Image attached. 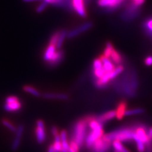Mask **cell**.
Instances as JSON below:
<instances>
[{"mask_svg": "<svg viewBox=\"0 0 152 152\" xmlns=\"http://www.w3.org/2000/svg\"><path fill=\"white\" fill-rule=\"evenodd\" d=\"M21 108V103L18 100L12 102V103H6L4 104V110L8 112H13L19 110Z\"/></svg>", "mask_w": 152, "mask_h": 152, "instance_id": "obj_15", "label": "cell"}, {"mask_svg": "<svg viewBox=\"0 0 152 152\" xmlns=\"http://www.w3.org/2000/svg\"><path fill=\"white\" fill-rule=\"evenodd\" d=\"M48 3H47L45 1H42L39 6H38V7L36 9V12L37 13H41L42 11L44 10L46 8V7L48 6Z\"/></svg>", "mask_w": 152, "mask_h": 152, "instance_id": "obj_28", "label": "cell"}, {"mask_svg": "<svg viewBox=\"0 0 152 152\" xmlns=\"http://www.w3.org/2000/svg\"><path fill=\"white\" fill-rule=\"evenodd\" d=\"M93 26V23L91 22H86L84 23V24L81 25L79 26V27L75 28V29L69 32L67 34V36L70 38V37H74L76 36L79 35L80 33H82L88 30L89 28H91Z\"/></svg>", "mask_w": 152, "mask_h": 152, "instance_id": "obj_7", "label": "cell"}, {"mask_svg": "<svg viewBox=\"0 0 152 152\" xmlns=\"http://www.w3.org/2000/svg\"><path fill=\"white\" fill-rule=\"evenodd\" d=\"M56 49V47L55 45L50 43L49 46H48L47 49L44 54V60L49 62L52 57H53V56L55 53Z\"/></svg>", "mask_w": 152, "mask_h": 152, "instance_id": "obj_11", "label": "cell"}, {"mask_svg": "<svg viewBox=\"0 0 152 152\" xmlns=\"http://www.w3.org/2000/svg\"><path fill=\"white\" fill-rule=\"evenodd\" d=\"M122 1L123 0H98V4L102 7L113 8L119 5Z\"/></svg>", "mask_w": 152, "mask_h": 152, "instance_id": "obj_9", "label": "cell"}, {"mask_svg": "<svg viewBox=\"0 0 152 152\" xmlns=\"http://www.w3.org/2000/svg\"><path fill=\"white\" fill-rule=\"evenodd\" d=\"M144 112V110L142 108H134V109H131V110H126L125 115H135V114H140Z\"/></svg>", "mask_w": 152, "mask_h": 152, "instance_id": "obj_24", "label": "cell"}, {"mask_svg": "<svg viewBox=\"0 0 152 152\" xmlns=\"http://www.w3.org/2000/svg\"><path fill=\"white\" fill-rule=\"evenodd\" d=\"M107 72L106 71L104 70V69L103 68L101 69H94V74L96 77L99 79L102 78L103 76Z\"/></svg>", "mask_w": 152, "mask_h": 152, "instance_id": "obj_25", "label": "cell"}, {"mask_svg": "<svg viewBox=\"0 0 152 152\" xmlns=\"http://www.w3.org/2000/svg\"><path fill=\"white\" fill-rule=\"evenodd\" d=\"M134 131L131 129H121L104 135L105 138L112 142L113 141H119L122 142L130 141L133 140Z\"/></svg>", "mask_w": 152, "mask_h": 152, "instance_id": "obj_1", "label": "cell"}, {"mask_svg": "<svg viewBox=\"0 0 152 152\" xmlns=\"http://www.w3.org/2000/svg\"><path fill=\"white\" fill-rule=\"evenodd\" d=\"M23 2H32L35 1H43V0H22Z\"/></svg>", "mask_w": 152, "mask_h": 152, "instance_id": "obj_36", "label": "cell"}, {"mask_svg": "<svg viewBox=\"0 0 152 152\" xmlns=\"http://www.w3.org/2000/svg\"><path fill=\"white\" fill-rule=\"evenodd\" d=\"M47 152H54V150H53V146L51 145L48 149V151Z\"/></svg>", "mask_w": 152, "mask_h": 152, "instance_id": "obj_35", "label": "cell"}, {"mask_svg": "<svg viewBox=\"0 0 152 152\" xmlns=\"http://www.w3.org/2000/svg\"><path fill=\"white\" fill-rule=\"evenodd\" d=\"M127 108V103L125 102H121L118 104L116 110V117L117 119L121 120L125 115Z\"/></svg>", "mask_w": 152, "mask_h": 152, "instance_id": "obj_12", "label": "cell"}, {"mask_svg": "<svg viewBox=\"0 0 152 152\" xmlns=\"http://www.w3.org/2000/svg\"><path fill=\"white\" fill-rule=\"evenodd\" d=\"M145 62L147 66L152 65V56H149L148 57H146Z\"/></svg>", "mask_w": 152, "mask_h": 152, "instance_id": "obj_30", "label": "cell"}, {"mask_svg": "<svg viewBox=\"0 0 152 152\" xmlns=\"http://www.w3.org/2000/svg\"><path fill=\"white\" fill-rule=\"evenodd\" d=\"M72 4L74 9L79 15L83 18L86 17V12L84 7V0H72Z\"/></svg>", "mask_w": 152, "mask_h": 152, "instance_id": "obj_6", "label": "cell"}, {"mask_svg": "<svg viewBox=\"0 0 152 152\" xmlns=\"http://www.w3.org/2000/svg\"><path fill=\"white\" fill-rule=\"evenodd\" d=\"M64 57V52L62 51H56L54 55L52 57L50 61H49L50 65L51 66H55L58 64L62 60Z\"/></svg>", "mask_w": 152, "mask_h": 152, "instance_id": "obj_13", "label": "cell"}, {"mask_svg": "<svg viewBox=\"0 0 152 152\" xmlns=\"http://www.w3.org/2000/svg\"><path fill=\"white\" fill-rule=\"evenodd\" d=\"M145 0H133V3H134L136 6L139 7L144 3Z\"/></svg>", "mask_w": 152, "mask_h": 152, "instance_id": "obj_31", "label": "cell"}, {"mask_svg": "<svg viewBox=\"0 0 152 152\" xmlns=\"http://www.w3.org/2000/svg\"><path fill=\"white\" fill-rule=\"evenodd\" d=\"M36 135L38 143H42L46 139V132L44 122L42 120H38L36 123Z\"/></svg>", "mask_w": 152, "mask_h": 152, "instance_id": "obj_5", "label": "cell"}, {"mask_svg": "<svg viewBox=\"0 0 152 152\" xmlns=\"http://www.w3.org/2000/svg\"><path fill=\"white\" fill-rule=\"evenodd\" d=\"M115 117H116V111L112 110V111H109L108 112L103 113V115H102L101 116H99L97 118V120L99 122L102 124V123L106 122L107 121L112 119V118H114Z\"/></svg>", "mask_w": 152, "mask_h": 152, "instance_id": "obj_14", "label": "cell"}, {"mask_svg": "<svg viewBox=\"0 0 152 152\" xmlns=\"http://www.w3.org/2000/svg\"><path fill=\"white\" fill-rule=\"evenodd\" d=\"M110 58L112 60V61H113V62L116 64H119L121 63V61H122L121 56L115 50H113L112 53L110 55Z\"/></svg>", "mask_w": 152, "mask_h": 152, "instance_id": "obj_19", "label": "cell"}, {"mask_svg": "<svg viewBox=\"0 0 152 152\" xmlns=\"http://www.w3.org/2000/svg\"><path fill=\"white\" fill-rule=\"evenodd\" d=\"M44 97L49 99H65L68 98V96L65 94H54V93H46L44 94Z\"/></svg>", "mask_w": 152, "mask_h": 152, "instance_id": "obj_18", "label": "cell"}, {"mask_svg": "<svg viewBox=\"0 0 152 152\" xmlns=\"http://www.w3.org/2000/svg\"><path fill=\"white\" fill-rule=\"evenodd\" d=\"M18 99L16 96H9L8 98H7L6 99V103H12V102H16L18 101Z\"/></svg>", "mask_w": 152, "mask_h": 152, "instance_id": "obj_29", "label": "cell"}, {"mask_svg": "<svg viewBox=\"0 0 152 152\" xmlns=\"http://www.w3.org/2000/svg\"><path fill=\"white\" fill-rule=\"evenodd\" d=\"M146 27L148 31L152 32V19L146 22Z\"/></svg>", "mask_w": 152, "mask_h": 152, "instance_id": "obj_32", "label": "cell"}, {"mask_svg": "<svg viewBox=\"0 0 152 152\" xmlns=\"http://www.w3.org/2000/svg\"><path fill=\"white\" fill-rule=\"evenodd\" d=\"M66 36V32L65 31H62L61 32H60V35L58 39V41H57V43L56 45V47L57 49H60L61 47V45L63 44V42L65 39V38Z\"/></svg>", "mask_w": 152, "mask_h": 152, "instance_id": "obj_20", "label": "cell"}, {"mask_svg": "<svg viewBox=\"0 0 152 152\" xmlns=\"http://www.w3.org/2000/svg\"><path fill=\"white\" fill-rule=\"evenodd\" d=\"M112 145V142L107 140L104 135L99 137L89 148L91 152H108Z\"/></svg>", "mask_w": 152, "mask_h": 152, "instance_id": "obj_3", "label": "cell"}, {"mask_svg": "<svg viewBox=\"0 0 152 152\" xmlns=\"http://www.w3.org/2000/svg\"><path fill=\"white\" fill-rule=\"evenodd\" d=\"M99 58L102 61L103 67L106 71V72H110L115 69V66H114L112 61L109 59V58H107L104 55H102Z\"/></svg>", "mask_w": 152, "mask_h": 152, "instance_id": "obj_10", "label": "cell"}, {"mask_svg": "<svg viewBox=\"0 0 152 152\" xmlns=\"http://www.w3.org/2000/svg\"><path fill=\"white\" fill-rule=\"evenodd\" d=\"M123 70H124V67L122 65H118L117 68H115V69L110 72L111 79L115 78L117 75H118L122 72Z\"/></svg>", "mask_w": 152, "mask_h": 152, "instance_id": "obj_23", "label": "cell"}, {"mask_svg": "<svg viewBox=\"0 0 152 152\" xmlns=\"http://www.w3.org/2000/svg\"><path fill=\"white\" fill-rule=\"evenodd\" d=\"M52 146H53L54 152H61L62 145H61L60 136L59 134H57L55 136V141Z\"/></svg>", "mask_w": 152, "mask_h": 152, "instance_id": "obj_16", "label": "cell"}, {"mask_svg": "<svg viewBox=\"0 0 152 152\" xmlns=\"http://www.w3.org/2000/svg\"><path fill=\"white\" fill-rule=\"evenodd\" d=\"M2 123H3V124L5 126V127H7L8 129H10V130L11 131H12V132H16V131H17V129L15 128V127H14L11 123H10L8 121H6V120H3V121H2Z\"/></svg>", "mask_w": 152, "mask_h": 152, "instance_id": "obj_26", "label": "cell"}, {"mask_svg": "<svg viewBox=\"0 0 152 152\" xmlns=\"http://www.w3.org/2000/svg\"><path fill=\"white\" fill-rule=\"evenodd\" d=\"M23 90H24L26 92L31 93L36 97H39L40 96V93L37 90H36L34 88L29 86H26L23 87Z\"/></svg>", "mask_w": 152, "mask_h": 152, "instance_id": "obj_21", "label": "cell"}, {"mask_svg": "<svg viewBox=\"0 0 152 152\" xmlns=\"http://www.w3.org/2000/svg\"><path fill=\"white\" fill-rule=\"evenodd\" d=\"M112 146L115 150L118 151L119 152H131L129 150L126 148L124 146L122 145L121 142L119 141H112Z\"/></svg>", "mask_w": 152, "mask_h": 152, "instance_id": "obj_17", "label": "cell"}, {"mask_svg": "<svg viewBox=\"0 0 152 152\" xmlns=\"http://www.w3.org/2000/svg\"><path fill=\"white\" fill-rule=\"evenodd\" d=\"M148 135L150 140L152 141V127L149 128V129L148 130Z\"/></svg>", "mask_w": 152, "mask_h": 152, "instance_id": "obj_34", "label": "cell"}, {"mask_svg": "<svg viewBox=\"0 0 152 152\" xmlns=\"http://www.w3.org/2000/svg\"><path fill=\"white\" fill-rule=\"evenodd\" d=\"M51 132H52V134H53V135L54 136H55L57 135V134H58V129H57V128H56V127H52Z\"/></svg>", "mask_w": 152, "mask_h": 152, "instance_id": "obj_33", "label": "cell"}, {"mask_svg": "<svg viewBox=\"0 0 152 152\" xmlns=\"http://www.w3.org/2000/svg\"><path fill=\"white\" fill-rule=\"evenodd\" d=\"M113 50H114V48H113V47L112 43H110V42H108L107 43L105 49H104L103 55L104 56L107 57V58H110V55H111Z\"/></svg>", "mask_w": 152, "mask_h": 152, "instance_id": "obj_22", "label": "cell"}, {"mask_svg": "<svg viewBox=\"0 0 152 152\" xmlns=\"http://www.w3.org/2000/svg\"><path fill=\"white\" fill-rule=\"evenodd\" d=\"M114 152H119V151H116V150H114Z\"/></svg>", "mask_w": 152, "mask_h": 152, "instance_id": "obj_37", "label": "cell"}, {"mask_svg": "<svg viewBox=\"0 0 152 152\" xmlns=\"http://www.w3.org/2000/svg\"><path fill=\"white\" fill-rule=\"evenodd\" d=\"M23 129H24V127H23V125H19L18 127H17L15 140H13V142L12 145V149L13 151H16L18 149L19 145H20Z\"/></svg>", "mask_w": 152, "mask_h": 152, "instance_id": "obj_8", "label": "cell"}, {"mask_svg": "<svg viewBox=\"0 0 152 152\" xmlns=\"http://www.w3.org/2000/svg\"><path fill=\"white\" fill-rule=\"evenodd\" d=\"M104 135L103 126H99L96 129H92L89 134L86 137L85 139V143L86 145L87 148L89 149L90 147L96 141L99 137H102Z\"/></svg>", "mask_w": 152, "mask_h": 152, "instance_id": "obj_4", "label": "cell"}, {"mask_svg": "<svg viewBox=\"0 0 152 152\" xmlns=\"http://www.w3.org/2000/svg\"><path fill=\"white\" fill-rule=\"evenodd\" d=\"M93 68L94 70L103 68V63L100 58H97L96 60H94L93 62Z\"/></svg>", "mask_w": 152, "mask_h": 152, "instance_id": "obj_27", "label": "cell"}, {"mask_svg": "<svg viewBox=\"0 0 152 152\" xmlns=\"http://www.w3.org/2000/svg\"><path fill=\"white\" fill-rule=\"evenodd\" d=\"M87 121L85 119L79 121L74 127L73 137L71 140L74 141L80 148L84 143L86 137V125Z\"/></svg>", "mask_w": 152, "mask_h": 152, "instance_id": "obj_2", "label": "cell"}]
</instances>
